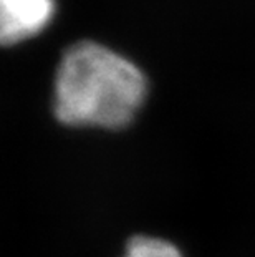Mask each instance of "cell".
<instances>
[{"instance_id":"cell-1","label":"cell","mask_w":255,"mask_h":257,"mask_svg":"<svg viewBox=\"0 0 255 257\" xmlns=\"http://www.w3.org/2000/svg\"><path fill=\"white\" fill-rule=\"evenodd\" d=\"M144 73L96 42H78L63 53L53 86V113L68 126L119 130L143 105Z\"/></svg>"},{"instance_id":"cell-2","label":"cell","mask_w":255,"mask_h":257,"mask_svg":"<svg viewBox=\"0 0 255 257\" xmlns=\"http://www.w3.org/2000/svg\"><path fill=\"white\" fill-rule=\"evenodd\" d=\"M57 14V0H0V47L37 37Z\"/></svg>"},{"instance_id":"cell-3","label":"cell","mask_w":255,"mask_h":257,"mask_svg":"<svg viewBox=\"0 0 255 257\" xmlns=\"http://www.w3.org/2000/svg\"><path fill=\"white\" fill-rule=\"evenodd\" d=\"M124 257H182L174 244L164 239L134 236L129 239Z\"/></svg>"}]
</instances>
